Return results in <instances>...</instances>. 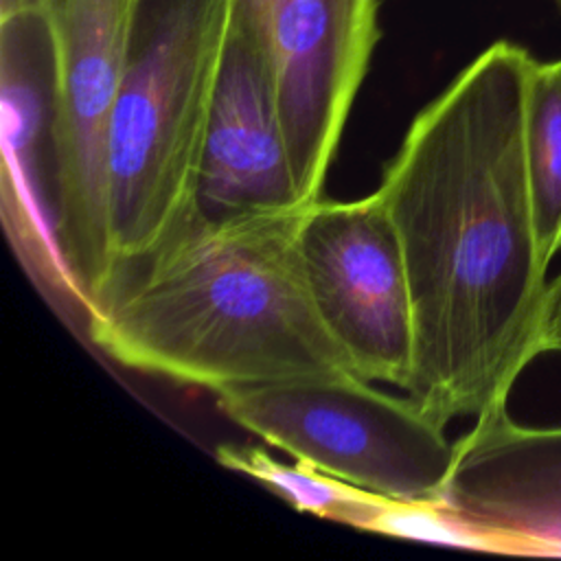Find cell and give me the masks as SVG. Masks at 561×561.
I'll return each instance as SVG.
<instances>
[{"mask_svg": "<svg viewBox=\"0 0 561 561\" xmlns=\"http://www.w3.org/2000/svg\"><path fill=\"white\" fill-rule=\"evenodd\" d=\"M533 64L513 42L484 48L414 116L377 188L412 298L405 392L440 425L504 410L528 364L559 351L526 178Z\"/></svg>", "mask_w": 561, "mask_h": 561, "instance_id": "6da1fadb", "label": "cell"}, {"mask_svg": "<svg viewBox=\"0 0 561 561\" xmlns=\"http://www.w3.org/2000/svg\"><path fill=\"white\" fill-rule=\"evenodd\" d=\"M305 210L193 219L118 274L88 340L127 368L213 392L351 370L307 283Z\"/></svg>", "mask_w": 561, "mask_h": 561, "instance_id": "7a4b0ae2", "label": "cell"}, {"mask_svg": "<svg viewBox=\"0 0 561 561\" xmlns=\"http://www.w3.org/2000/svg\"><path fill=\"white\" fill-rule=\"evenodd\" d=\"M230 20L232 0H131L107 134L114 280L195 219Z\"/></svg>", "mask_w": 561, "mask_h": 561, "instance_id": "3957f363", "label": "cell"}, {"mask_svg": "<svg viewBox=\"0 0 561 561\" xmlns=\"http://www.w3.org/2000/svg\"><path fill=\"white\" fill-rule=\"evenodd\" d=\"M217 408L296 460L390 500H440L454 462L445 425L351 370L228 388Z\"/></svg>", "mask_w": 561, "mask_h": 561, "instance_id": "277c9868", "label": "cell"}, {"mask_svg": "<svg viewBox=\"0 0 561 561\" xmlns=\"http://www.w3.org/2000/svg\"><path fill=\"white\" fill-rule=\"evenodd\" d=\"M44 9L55 31L59 70V245L90 318L116 274L107 215V134L131 0H50Z\"/></svg>", "mask_w": 561, "mask_h": 561, "instance_id": "5b68a950", "label": "cell"}, {"mask_svg": "<svg viewBox=\"0 0 561 561\" xmlns=\"http://www.w3.org/2000/svg\"><path fill=\"white\" fill-rule=\"evenodd\" d=\"M298 243L313 302L351 370L405 390L414 366L412 298L381 195L318 199L305 210Z\"/></svg>", "mask_w": 561, "mask_h": 561, "instance_id": "8992f818", "label": "cell"}, {"mask_svg": "<svg viewBox=\"0 0 561 561\" xmlns=\"http://www.w3.org/2000/svg\"><path fill=\"white\" fill-rule=\"evenodd\" d=\"M272 72L300 202L320 199L379 37V0H239Z\"/></svg>", "mask_w": 561, "mask_h": 561, "instance_id": "52a82bcc", "label": "cell"}, {"mask_svg": "<svg viewBox=\"0 0 561 561\" xmlns=\"http://www.w3.org/2000/svg\"><path fill=\"white\" fill-rule=\"evenodd\" d=\"M57 42L46 9L0 15L2 221L37 287L85 329L59 245Z\"/></svg>", "mask_w": 561, "mask_h": 561, "instance_id": "ba28073f", "label": "cell"}, {"mask_svg": "<svg viewBox=\"0 0 561 561\" xmlns=\"http://www.w3.org/2000/svg\"><path fill=\"white\" fill-rule=\"evenodd\" d=\"M305 206L298 195L261 35L232 0V20L213 96L195 219Z\"/></svg>", "mask_w": 561, "mask_h": 561, "instance_id": "9c48e42d", "label": "cell"}, {"mask_svg": "<svg viewBox=\"0 0 561 561\" xmlns=\"http://www.w3.org/2000/svg\"><path fill=\"white\" fill-rule=\"evenodd\" d=\"M440 502L502 554L561 557V425H522L506 408L476 419Z\"/></svg>", "mask_w": 561, "mask_h": 561, "instance_id": "30bf717a", "label": "cell"}, {"mask_svg": "<svg viewBox=\"0 0 561 561\" xmlns=\"http://www.w3.org/2000/svg\"><path fill=\"white\" fill-rule=\"evenodd\" d=\"M524 151L539 252L550 267L561 252V59L533 64Z\"/></svg>", "mask_w": 561, "mask_h": 561, "instance_id": "8fae6325", "label": "cell"}, {"mask_svg": "<svg viewBox=\"0 0 561 561\" xmlns=\"http://www.w3.org/2000/svg\"><path fill=\"white\" fill-rule=\"evenodd\" d=\"M215 458L221 467L254 478L296 511L359 530L368 528L373 515L386 500L383 495L322 473L302 460H296L291 467L283 465L254 445L221 443L215 449Z\"/></svg>", "mask_w": 561, "mask_h": 561, "instance_id": "7c38bea8", "label": "cell"}, {"mask_svg": "<svg viewBox=\"0 0 561 561\" xmlns=\"http://www.w3.org/2000/svg\"><path fill=\"white\" fill-rule=\"evenodd\" d=\"M366 530L414 539L423 543L458 546L484 552H497L493 539L476 530L471 524L451 513L440 500L436 502H403L386 497L373 515Z\"/></svg>", "mask_w": 561, "mask_h": 561, "instance_id": "4fadbf2b", "label": "cell"}, {"mask_svg": "<svg viewBox=\"0 0 561 561\" xmlns=\"http://www.w3.org/2000/svg\"><path fill=\"white\" fill-rule=\"evenodd\" d=\"M50 0H0V15H9L24 9H44Z\"/></svg>", "mask_w": 561, "mask_h": 561, "instance_id": "5bb4252c", "label": "cell"}, {"mask_svg": "<svg viewBox=\"0 0 561 561\" xmlns=\"http://www.w3.org/2000/svg\"><path fill=\"white\" fill-rule=\"evenodd\" d=\"M554 283H557V313H554V318H557V335H559V351H561V274Z\"/></svg>", "mask_w": 561, "mask_h": 561, "instance_id": "9a60e30c", "label": "cell"}, {"mask_svg": "<svg viewBox=\"0 0 561 561\" xmlns=\"http://www.w3.org/2000/svg\"><path fill=\"white\" fill-rule=\"evenodd\" d=\"M559 2H561V0H559Z\"/></svg>", "mask_w": 561, "mask_h": 561, "instance_id": "2e32d148", "label": "cell"}]
</instances>
